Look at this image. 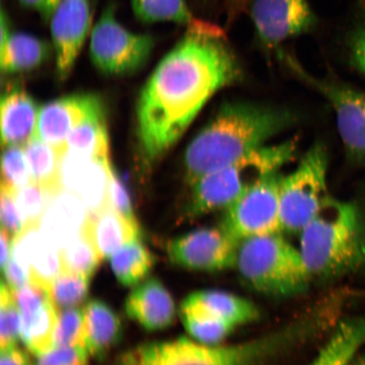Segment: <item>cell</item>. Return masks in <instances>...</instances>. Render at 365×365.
<instances>
[{"label": "cell", "instance_id": "obj_1", "mask_svg": "<svg viewBox=\"0 0 365 365\" xmlns=\"http://www.w3.org/2000/svg\"><path fill=\"white\" fill-rule=\"evenodd\" d=\"M186 27L140 96L138 135L150 160L171 148L214 94L240 76L238 61L221 27L198 19Z\"/></svg>", "mask_w": 365, "mask_h": 365}, {"label": "cell", "instance_id": "obj_2", "mask_svg": "<svg viewBox=\"0 0 365 365\" xmlns=\"http://www.w3.org/2000/svg\"><path fill=\"white\" fill-rule=\"evenodd\" d=\"M294 122L284 109L250 103L223 105L191 141L185 154L187 180L228 165L281 133Z\"/></svg>", "mask_w": 365, "mask_h": 365}, {"label": "cell", "instance_id": "obj_3", "mask_svg": "<svg viewBox=\"0 0 365 365\" xmlns=\"http://www.w3.org/2000/svg\"><path fill=\"white\" fill-rule=\"evenodd\" d=\"M312 279L331 281L365 267V200L328 197L300 232L299 247Z\"/></svg>", "mask_w": 365, "mask_h": 365}, {"label": "cell", "instance_id": "obj_4", "mask_svg": "<svg viewBox=\"0 0 365 365\" xmlns=\"http://www.w3.org/2000/svg\"><path fill=\"white\" fill-rule=\"evenodd\" d=\"M294 140L264 145L228 165L218 168L195 181L189 207L190 217L227 209L246 192L294 160Z\"/></svg>", "mask_w": 365, "mask_h": 365}, {"label": "cell", "instance_id": "obj_5", "mask_svg": "<svg viewBox=\"0 0 365 365\" xmlns=\"http://www.w3.org/2000/svg\"><path fill=\"white\" fill-rule=\"evenodd\" d=\"M235 267L251 289L276 298L303 294L312 280L299 249L280 232L241 241Z\"/></svg>", "mask_w": 365, "mask_h": 365}, {"label": "cell", "instance_id": "obj_6", "mask_svg": "<svg viewBox=\"0 0 365 365\" xmlns=\"http://www.w3.org/2000/svg\"><path fill=\"white\" fill-rule=\"evenodd\" d=\"M328 158L325 148L314 145L289 175L281 178L282 231L301 232L316 217L327 195Z\"/></svg>", "mask_w": 365, "mask_h": 365}, {"label": "cell", "instance_id": "obj_7", "mask_svg": "<svg viewBox=\"0 0 365 365\" xmlns=\"http://www.w3.org/2000/svg\"><path fill=\"white\" fill-rule=\"evenodd\" d=\"M154 47L152 35L133 33L118 21L112 4L105 7L90 34L91 62L108 76L138 71L148 63Z\"/></svg>", "mask_w": 365, "mask_h": 365}, {"label": "cell", "instance_id": "obj_8", "mask_svg": "<svg viewBox=\"0 0 365 365\" xmlns=\"http://www.w3.org/2000/svg\"><path fill=\"white\" fill-rule=\"evenodd\" d=\"M280 181L277 173L242 195L226 209L220 226L222 230L239 243L280 232Z\"/></svg>", "mask_w": 365, "mask_h": 365}, {"label": "cell", "instance_id": "obj_9", "mask_svg": "<svg viewBox=\"0 0 365 365\" xmlns=\"http://www.w3.org/2000/svg\"><path fill=\"white\" fill-rule=\"evenodd\" d=\"M294 68L331 103L346 159L365 170V91L339 81L314 79L296 65Z\"/></svg>", "mask_w": 365, "mask_h": 365}, {"label": "cell", "instance_id": "obj_10", "mask_svg": "<svg viewBox=\"0 0 365 365\" xmlns=\"http://www.w3.org/2000/svg\"><path fill=\"white\" fill-rule=\"evenodd\" d=\"M239 245L221 227H204L172 240L167 254L173 264L188 270L225 271L235 267Z\"/></svg>", "mask_w": 365, "mask_h": 365}, {"label": "cell", "instance_id": "obj_11", "mask_svg": "<svg viewBox=\"0 0 365 365\" xmlns=\"http://www.w3.org/2000/svg\"><path fill=\"white\" fill-rule=\"evenodd\" d=\"M261 42L269 48L307 33L317 23L308 0H245Z\"/></svg>", "mask_w": 365, "mask_h": 365}, {"label": "cell", "instance_id": "obj_12", "mask_svg": "<svg viewBox=\"0 0 365 365\" xmlns=\"http://www.w3.org/2000/svg\"><path fill=\"white\" fill-rule=\"evenodd\" d=\"M59 80L70 76L91 29V0H61L48 21Z\"/></svg>", "mask_w": 365, "mask_h": 365}, {"label": "cell", "instance_id": "obj_13", "mask_svg": "<svg viewBox=\"0 0 365 365\" xmlns=\"http://www.w3.org/2000/svg\"><path fill=\"white\" fill-rule=\"evenodd\" d=\"M112 170L109 159L91 158L66 152L61 173L63 189L78 196L88 212L100 211L110 205L109 185Z\"/></svg>", "mask_w": 365, "mask_h": 365}, {"label": "cell", "instance_id": "obj_14", "mask_svg": "<svg viewBox=\"0 0 365 365\" xmlns=\"http://www.w3.org/2000/svg\"><path fill=\"white\" fill-rule=\"evenodd\" d=\"M104 113L101 100L77 94L46 104L39 110L36 138L53 145H66L68 135L86 118Z\"/></svg>", "mask_w": 365, "mask_h": 365}, {"label": "cell", "instance_id": "obj_15", "mask_svg": "<svg viewBox=\"0 0 365 365\" xmlns=\"http://www.w3.org/2000/svg\"><path fill=\"white\" fill-rule=\"evenodd\" d=\"M11 255L29 275L30 284L48 292L61 270L59 249L46 238L39 226L26 227L13 239Z\"/></svg>", "mask_w": 365, "mask_h": 365}, {"label": "cell", "instance_id": "obj_16", "mask_svg": "<svg viewBox=\"0 0 365 365\" xmlns=\"http://www.w3.org/2000/svg\"><path fill=\"white\" fill-rule=\"evenodd\" d=\"M125 310L128 317L150 332L167 329L177 312L172 295L156 277L135 287L127 297Z\"/></svg>", "mask_w": 365, "mask_h": 365}, {"label": "cell", "instance_id": "obj_17", "mask_svg": "<svg viewBox=\"0 0 365 365\" xmlns=\"http://www.w3.org/2000/svg\"><path fill=\"white\" fill-rule=\"evenodd\" d=\"M115 365H210L203 344L185 336L150 341L118 356Z\"/></svg>", "mask_w": 365, "mask_h": 365}, {"label": "cell", "instance_id": "obj_18", "mask_svg": "<svg viewBox=\"0 0 365 365\" xmlns=\"http://www.w3.org/2000/svg\"><path fill=\"white\" fill-rule=\"evenodd\" d=\"M52 48L53 45L35 36L13 31L2 7L0 66L3 73L9 75L35 70L48 61Z\"/></svg>", "mask_w": 365, "mask_h": 365}, {"label": "cell", "instance_id": "obj_19", "mask_svg": "<svg viewBox=\"0 0 365 365\" xmlns=\"http://www.w3.org/2000/svg\"><path fill=\"white\" fill-rule=\"evenodd\" d=\"M88 212L78 196L62 189L50 200L40 222V230L61 250L80 234Z\"/></svg>", "mask_w": 365, "mask_h": 365}, {"label": "cell", "instance_id": "obj_20", "mask_svg": "<svg viewBox=\"0 0 365 365\" xmlns=\"http://www.w3.org/2000/svg\"><path fill=\"white\" fill-rule=\"evenodd\" d=\"M39 110L34 99L21 89L1 98V137L6 147L26 145L36 135Z\"/></svg>", "mask_w": 365, "mask_h": 365}, {"label": "cell", "instance_id": "obj_21", "mask_svg": "<svg viewBox=\"0 0 365 365\" xmlns=\"http://www.w3.org/2000/svg\"><path fill=\"white\" fill-rule=\"evenodd\" d=\"M83 231L102 259L110 258L123 245L140 236V227L132 225L111 205L98 212H88Z\"/></svg>", "mask_w": 365, "mask_h": 365}, {"label": "cell", "instance_id": "obj_22", "mask_svg": "<svg viewBox=\"0 0 365 365\" xmlns=\"http://www.w3.org/2000/svg\"><path fill=\"white\" fill-rule=\"evenodd\" d=\"M86 348L99 361L120 344L123 337L121 319L109 305L100 299L90 300L85 308Z\"/></svg>", "mask_w": 365, "mask_h": 365}, {"label": "cell", "instance_id": "obj_23", "mask_svg": "<svg viewBox=\"0 0 365 365\" xmlns=\"http://www.w3.org/2000/svg\"><path fill=\"white\" fill-rule=\"evenodd\" d=\"M182 303L192 305L235 327L253 322L259 316L255 304L225 291L195 292L186 297Z\"/></svg>", "mask_w": 365, "mask_h": 365}, {"label": "cell", "instance_id": "obj_24", "mask_svg": "<svg viewBox=\"0 0 365 365\" xmlns=\"http://www.w3.org/2000/svg\"><path fill=\"white\" fill-rule=\"evenodd\" d=\"M365 345V314L346 319L310 365H349Z\"/></svg>", "mask_w": 365, "mask_h": 365}, {"label": "cell", "instance_id": "obj_25", "mask_svg": "<svg viewBox=\"0 0 365 365\" xmlns=\"http://www.w3.org/2000/svg\"><path fill=\"white\" fill-rule=\"evenodd\" d=\"M31 181L47 188L61 191V165L67 152L66 145H53L34 137L24 145Z\"/></svg>", "mask_w": 365, "mask_h": 365}, {"label": "cell", "instance_id": "obj_26", "mask_svg": "<svg viewBox=\"0 0 365 365\" xmlns=\"http://www.w3.org/2000/svg\"><path fill=\"white\" fill-rule=\"evenodd\" d=\"M21 340L29 352L38 356L53 349L58 309L51 299L38 308L21 312Z\"/></svg>", "mask_w": 365, "mask_h": 365}, {"label": "cell", "instance_id": "obj_27", "mask_svg": "<svg viewBox=\"0 0 365 365\" xmlns=\"http://www.w3.org/2000/svg\"><path fill=\"white\" fill-rule=\"evenodd\" d=\"M109 259L116 279L121 285L128 287L143 282L155 263L153 255L139 239L123 245Z\"/></svg>", "mask_w": 365, "mask_h": 365}, {"label": "cell", "instance_id": "obj_28", "mask_svg": "<svg viewBox=\"0 0 365 365\" xmlns=\"http://www.w3.org/2000/svg\"><path fill=\"white\" fill-rule=\"evenodd\" d=\"M67 152L91 158L108 159L109 143L104 113L86 118L68 135Z\"/></svg>", "mask_w": 365, "mask_h": 365}, {"label": "cell", "instance_id": "obj_29", "mask_svg": "<svg viewBox=\"0 0 365 365\" xmlns=\"http://www.w3.org/2000/svg\"><path fill=\"white\" fill-rule=\"evenodd\" d=\"M180 316L191 339L204 344H222L236 328L230 323L182 302Z\"/></svg>", "mask_w": 365, "mask_h": 365}, {"label": "cell", "instance_id": "obj_30", "mask_svg": "<svg viewBox=\"0 0 365 365\" xmlns=\"http://www.w3.org/2000/svg\"><path fill=\"white\" fill-rule=\"evenodd\" d=\"M130 2L137 19L147 24L173 22L188 26L195 19L185 0H130Z\"/></svg>", "mask_w": 365, "mask_h": 365}, {"label": "cell", "instance_id": "obj_31", "mask_svg": "<svg viewBox=\"0 0 365 365\" xmlns=\"http://www.w3.org/2000/svg\"><path fill=\"white\" fill-rule=\"evenodd\" d=\"M61 270L77 274L90 280L102 262L93 242L83 231L59 250Z\"/></svg>", "mask_w": 365, "mask_h": 365}, {"label": "cell", "instance_id": "obj_32", "mask_svg": "<svg viewBox=\"0 0 365 365\" xmlns=\"http://www.w3.org/2000/svg\"><path fill=\"white\" fill-rule=\"evenodd\" d=\"M90 280L61 270L49 286L48 294L58 310L80 307L88 298Z\"/></svg>", "mask_w": 365, "mask_h": 365}, {"label": "cell", "instance_id": "obj_33", "mask_svg": "<svg viewBox=\"0 0 365 365\" xmlns=\"http://www.w3.org/2000/svg\"><path fill=\"white\" fill-rule=\"evenodd\" d=\"M58 192L34 182L14 191L24 228L39 226L50 200Z\"/></svg>", "mask_w": 365, "mask_h": 365}, {"label": "cell", "instance_id": "obj_34", "mask_svg": "<svg viewBox=\"0 0 365 365\" xmlns=\"http://www.w3.org/2000/svg\"><path fill=\"white\" fill-rule=\"evenodd\" d=\"M86 316L84 309L75 307L58 310L53 333V346H85Z\"/></svg>", "mask_w": 365, "mask_h": 365}, {"label": "cell", "instance_id": "obj_35", "mask_svg": "<svg viewBox=\"0 0 365 365\" xmlns=\"http://www.w3.org/2000/svg\"><path fill=\"white\" fill-rule=\"evenodd\" d=\"M21 316L10 287L3 280L0 287V346L1 350L17 345L21 339Z\"/></svg>", "mask_w": 365, "mask_h": 365}, {"label": "cell", "instance_id": "obj_36", "mask_svg": "<svg viewBox=\"0 0 365 365\" xmlns=\"http://www.w3.org/2000/svg\"><path fill=\"white\" fill-rule=\"evenodd\" d=\"M6 148L2 155L1 185L16 191L33 182L29 164L25 150L20 145Z\"/></svg>", "mask_w": 365, "mask_h": 365}, {"label": "cell", "instance_id": "obj_37", "mask_svg": "<svg viewBox=\"0 0 365 365\" xmlns=\"http://www.w3.org/2000/svg\"><path fill=\"white\" fill-rule=\"evenodd\" d=\"M88 354L85 346H53L36 356L33 365H88Z\"/></svg>", "mask_w": 365, "mask_h": 365}, {"label": "cell", "instance_id": "obj_38", "mask_svg": "<svg viewBox=\"0 0 365 365\" xmlns=\"http://www.w3.org/2000/svg\"><path fill=\"white\" fill-rule=\"evenodd\" d=\"M0 220L1 230L6 231L12 239L24 230V223L17 207L14 191L3 185L0 200Z\"/></svg>", "mask_w": 365, "mask_h": 365}, {"label": "cell", "instance_id": "obj_39", "mask_svg": "<svg viewBox=\"0 0 365 365\" xmlns=\"http://www.w3.org/2000/svg\"><path fill=\"white\" fill-rule=\"evenodd\" d=\"M109 204L132 225L139 227L132 208L129 194L120 177L113 170H112L110 185H109Z\"/></svg>", "mask_w": 365, "mask_h": 365}, {"label": "cell", "instance_id": "obj_40", "mask_svg": "<svg viewBox=\"0 0 365 365\" xmlns=\"http://www.w3.org/2000/svg\"><path fill=\"white\" fill-rule=\"evenodd\" d=\"M349 58L353 66L365 76V13L348 38Z\"/></svg>", "mask_w": 365, "mask_h": 365}, {"label": "cell", "instance_id": "obj_41", "mask_svg": "<svg viewBox=\"0 0 365 365\" xmlns=\"http://www.w3.org/2000/svg\"><path fill=\"white\" fill-rule=\"evenodd\" d=\"M1 272L3 277L6 279V284L11 290L19 289L30 284L29 275L12 257V255L6 266L1 269Z\"/></svg>", "mask_w": 365, "mask_h": 365}, {"label": "cell", "instance_id": "obj_42", "mask_svg": "<svg viewBox=\"0 0 365 365\" xmlns=\"http://www.w3.org/2000/svg\"><path fill=\"white\" fill-rule=\"evenodd\" d=\"M21 6L38 14L44 22H48L61 0H18Z\"/></svg>", "mask_w": 365, "mask_h": 365}, {"label": "cell", "instance_id": "obj_43", "mask_svg": "<svg viewBox=\"0 0 365 365\" xmlns=\"http://www.w3.org/2000/svg\"><path fill=\"white\" fill-rule=\"evenodd\" d=\"M0 365H33L26 353L16 346L1 350Z\"/></svg>", "mask_w": 365, "mask_h": 365}, {"label": "cell", "instance_id": "obj_44", "mask_svg": "<svg viewBox=\"0 0 365 365\" xmlns=\"http://www.w3.org/2000/svg\"><path fill=\"white\" fill-rule=\"evenodd\" d=\"M13 239L7 232L1 230L0 235V267L1 269L6 266L11 257Z\"/></svg>", "mask_w": 365, "mask_h": 365}, {"label": "cell", "instance_id": "obj_45", "mask_svg": "<svg viewBox=\"0 0 365 365\" xmlns=\"http://www.w3.org/2000/svg\"><path fill=\"white\" fill-rule=\"evenodd\" d=\"M245 0H222L227 8L228 12L230 16H234L236 12H238L241 9H243Z\"/></svg>", "mask_w": 365, "mask_h": 365}, {"label": "cell", "instance_id": "obj_46", "mask_svg": "<svg viewBox=\"0 0 365 365\" xmlns=\"http://www.w3.org/2000/svg\"><path fill=\"white\" fill-rule=\"evenodd\" d=\"M349 365H365V354L356 356Z\"/></svg>", "mask_w": 365, "mask_h": 365}]
</instances>
